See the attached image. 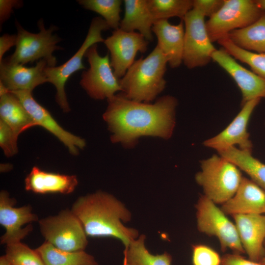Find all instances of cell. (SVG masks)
<instances>
[{"label": "cell", "mask_w": 265, "mask_h": 265, "mask_svg": "<svg viewBox=\"0 0 265 265\" xmlns=\"http://www.w3.org/2000/svg\"><path fill=\"white\" fill-rule=\"evenodd\" d=\"M264 12L255 0H224L219 10L206 22L210 39L217 42L231 31L250 25Z\"/></svg>", "instance_id": "9c48e42d"}, {"label": "cell", "mask_w": 265, "mask_h": 265, "mask_svg": "<svg viewBox=\"0 0 265 265\" xmlns=\"http://www.w3.org/2000/svg\"><path fill=\"white\" fill-rule=\"evenodd\" d=\"M259 262L262 265H265V256H264Z\"/></svg>", "instance_id": "ab89813d"}, {"label": "cell", "mask_w": 265, "mask_h": 265, "mask_svg": "<svg viewBox=\"0 0 265 265\" xmlns=\"http://www.w3.org/2000/svg\"><path fill=\"white\" fill-rule=\"evenodd\" d=\"M84 57L89 68L82 73L80 85L91 98L108 100L116 92L121 91L119 79L115 76L110 65L109 53L100 55L96 44L88 49Z\"/></svg>", "instance_id": "30bf717a"}, {"label": "cell", "mask_w": 265, "mask_h": 265, "mask_svg": "<svg viewBox=\"0 0 265 265\" xmlns=\"http://www.w3.org/2000/svg\"><path fill=\"white\" fill-rule=\"evenodd\" d=\"M5 255L13 265H46L35 249L21 242L6 245Z\"/></svg>", "instance_id": "4dcf8cb0"}, {"label": "cell", "mask_w": 265, "mask_h": 265, "mask_svg": "<svg viewBox=\"0 0 265 265\" xmlns=\"http://www.w3.org/2000/svg\"><path fill=\"white\" fill-rule=\"evenodd\" d=\"M197 226L199 232L218 239L221 249H230L233 253H245L235 224L213 201L201 195L195 205Z\"/></svg>", "instance_id": "52a82bcc"}, {"label": "cell", "mask_w": 265, "mask_h": 265, "mask_svg": "<svg viewBox=\"0 0 265 265\" xmlns=\"http://www.w3.org/2000/svg\"><path fill=\"white\" fill-rule=\"evenodd\" d=\"M35 250L46 265H99L93 256L84 250L64 251L47 241Z\"/></svg>", "instance_id": "484cf974"}, {"label": "cell", "mask_w": 265, "mask_h": 265, "mask_svg": "<svg viewBox=\"0 0 265 265\" xmlns=\"http://www.w3.org/2000/svg\"><path fill=\"white\" fill-rule=\"evenodd\" d=\"M18 136L10 127L0 120V146L5 156L11 157L18 153Z\"/></svg>", "instance_id": "d6a6232c"}, {"label": "cell", "mask_w": 265, "mask_h": 265, "mask_svg": "<svg viewBox=\"0 0 265 265\" xmlns=\"http://www.w3.org/2000/svg\"><path fill=\"white\" fill-rule=\"evenodd\" d=\"M84 8L100 14L110 28H119L122 1L120 0H79Z\"/></svg>", "instance_id": "f546056e"}, {"label": "cell", "mask_w": 265, "mask_h": 265, "mask_svg": "<svg viewBox=\"0 0 265 265\" xmlns=\"http://www.w3.org/2000/svg\"><path fill=\"white\" fill-rule=\"evenodd\" d=\"M195 181L204 195L216 204H223L236 192L243 176L235 164L219 155L200 161Z\"/></svg>", "instance_id": "277c9868"}, {"label": "cell", "mask_w": 265, "mask_h": 265, "mask_svg": "<svg viewBox=\"0 0 265 265\" xmlns=\"http://www.w3.org/2000/svg\"><path fill=\"white\" fill-rule=\"evenodd\" d=\"M16 200L11 198L5 190L0 192V224L5 229V233L0 237V243L10 244L21 242L33 229L28 223L39 220L38 216L32 212L30 205L14 207Z\"/></svg>", "instance_id": "4fadbf2b"}, {"label": "cell", "mask_w": 265, "mask_h": 265, "mask_svg": "<svg viewBox=\"0 0 265 265\" xmlns=\"http://www.w3.org/2000/svg\"><path fill=\"white\" fill-rule=\"evenodd\" d=\"M0 265H13L5 255L0 258Z\"/></svg>", "instance_id": "74e56055"}, {"label": "cell", "mask_w": 265, "mask_h": 265, "mask_svg": "<svg viewBox=\"0 0 265 265\" xmlns=\"http://www.w3.org/2000/svg\"><path fill=\"white\" fill-rule=\"evenodd\" d=\"M40 232L55 247L64 251L84 250L88 241L80 221L71 210L38 220Z\"/></svg>", "instance_id": "ba28073f"}, {"label": "cell", "mask_w": 265, "mask_h": 265, "mask_svg": "<svg viewBox=\"0 0 265 265\" xmlns=\"http://www.w3.org/2000/svg\"><path fill=\"white\" fill-rule=\"evenodd\" d=\"M105 20L99 17L93 18L85 40L78 51L64 64L54 67L47 66L44 74L47 82L53 84L56 89L55 100L60 108L64 112L70 111L65 90V86L69 78L75 72L85 67L82 59L88 49L98 43L104 42L102 33L110 29Z\"/></svg>", "instance_id": "8992f818"}, {"label": "cell", "mask_w": 265, "mask_h": 265, "mask_svg": "<svg viewBox=\"0 0 265 265\" xmlns=\"http://www.w3.org/2000/svg\"><path fill=\"white\" fill-rule=\"evenodd\" d=\"M17 43V34H3L0 37V62L3 58L5 53L11 47L16 46Z\"/></svg>", "instance_id": "8d00e7d4"}, {"label": "cell", "mask_w": 265, "mask_h": 265, "mask_svg": "<svg viewBox=\"0 0 265 265\" xmlns=\"http://www.w3.org/2000/svg\"><path fill=\"white\" fill-rule=\"evenodd\" d=\"M23 1L17 0H0V26L10 17L14 9L21 7Z\"/></svg>", "instance_id": "e575fe53"}, {"label": "cell", "mask_w": 265, "mask_h": 265, "mask_svg": "<svg viewBox=\"0 0 265 265\" xmlns=\"http://www.w3.org/2000/svg\"><path fill=\"white\" fill-rule=\"evenodd\" d=\"M227 36L234 44L241 49L265 53V11L250 25L233 30Z\"/></svg>", "instance_id": "cb8c5ba5"}, {"label": "cell", "mask_w": 265, "mask_h": 265, "mask_svg": "<svg viewBox=\"0 0 265 265\" xmlns=\"http://www.w3.org/2000/svg\"><path fill=\"white\" fill-rule=\"evenodd\" d=\"M15 25L17 30L16 49L12 54L5 58L7 61L24 65L44 59L48 66H56L57 60L53 53L63 49L57 46L61 38L53 33L57 29L56 26L46 28L41 19L37 22L39 32L33 33L25 29L17 21Z\"/></svg>", "instance_id": "5b68a950"}, {"label": "cell", "mask_w": 265, "mask_h": 265, "mask_svg": "<svg viewBox=\"0 0 265 265\" xmlns=\"http://www.w3.org/2000/svg\"><path fill=\"white\" fill-rule=\"evenodd\" d=\"M220 265H263L260 262L246 259L241 255L232 253L226 254L221 257Z\"/></svg>", "instance_id": "d590c367"}, {"label": "cell", "mask_w": 265, "mask_h": 265, "mask_svg": "<svg viewBox=\"0 0 265 265\" xmlns=\"http://www.w3.org/2000/svg\"><path fill=\"white\" fill-rule=\"evenodd\" d=\"M0 118L18 136L36 126L19 99L11 92L0 96Z\"/></svg>", "instance_id": "603a6c76"}, {"label": "cell", "mask_w": 265, "mask_h": 265, "mask_svg": "<svg viewBox=\"0 0 265 265\" xmlns=\"http://www.w3.org/2000/svg\"><path fill=\"white\" fill-rule=\"evenodd\" d=\"M125 14L119 28L132 32L137 30L148 42L154 40L152 27L155 21L147 0H124Z\"/></svg>", "instance_id": "7402d4cb"}, {"label": "cell", "mask_w": 265, "mask_h": 265, "mask_svg": "<svg viewBox=\"0 0 265 265\" xmlns=\"http://www.w3.org/2000/svg\"><path fill=\"white\" fill-rule=\"evenodd\" d=\"M264 248H265V242H264Z\"/></svg>", "instance_id": "60d3db41"}, {"label": "cell", "mask_w": 265, "mask_h": 265, "mask_svg": "<svg viewBox=\"0 0 265 265\" xmlns=\"http://www.w3.org/2000/svg\"><path fill=\"white\" fill-rule=\"evenodd\" d=\"M205 17L192 9L182 20L185 26L183 62L190 69L207 65L216 50L208 35Z\"/></svg>", "instance_id": "8fae6325"}, {"label": "cell", "mask_w": 265, "mask_h": 265, "mask_svg": "<svg viewBox=\"0 0 265 265\" xmlns=\"http://www.w3.org/2000/svg\"><path fill=\"white\" fill-rule=\"evenodd\" d=\"M107 100L108 106L103 117L112 133L113 143L129 147L142 136L164 139L172 136L178 104L174 97L164 96L153 104L131 100L122 93Z\"/></svg>", "instance_id": "6da1fadb"}, {"label": "cell", "mask_w": 265, "mask_h": 265, "mask_svg": "<svg viewBox=\"0 0 265 265\" xmlns=\"http://www.w3.org/2000/svg\"><path fill=\"white\" fill-rule=\"evenodd\" d=\"M11 92L19 99L36 126L44 128L54 135L68 148L72 155H78L79 149L85 147L86 143L84 139L62 128L50 112L34 99L32 92L26 91Z\"/></svg>", "instance_id": "9a60e30c"}, {"label": "cell", "mask_w": 265, "mask_h": 265, "mask_svg": "<svg viewBox=\"0 0 265 265\" xmlns=\"http://www.w3.org/2000/svg\"><path fill=\"white\" fill-rule=\"evenodd\" d=\"M218 43L233 58L247 64L252 72L265 79V53H258L241 49L225 36Z\"/></svg>", "instance_id": "83f0119b"}, {"label": "cell", "mask_w": 265, "mask_h": 265, "mask_svg": "<svg viewBox=\"0 0 265 265\" xmlns=\"http://www.w3.org/2000/svg\"><path fill=\"white\" fill-rule=\"evenodd\" d=\"M78 184L76 175L46 172L37 166L32 167L25 180V189L39 194H70Z\"/></svg>", "instance_id": "44dd1931"}, {"label": "cell", "mask_w": 265, "mask_h": 265, "mask_svg": "<svg viewBox=\"0 0 265 265\" xmlns=\"http://www.w3.org/2000/svg\"><path fill=\"white\" fill-rule=\"evenodd\" d=\"M145 235H141L125 248L123 265H171V255L151 254L145 245Z\"/></svg>", "instance_id": "4316f807"}, {"label": "cell", "mask_w": 265, "mask_h": 265, "mask_svg": "<svg viewBox=\"0 0 265 265\" xmlns=\"http://www.w3.org/2000/svg\"><path fill=\"white\" fill-rule=\"evenodd\" d=\"M147 3L155 22L174 17L183 20L193 7V0H147Z\"/></svg>", "instance_id": "f1b7e54d"}, {"label": "cell", "mask_w": 265, "mask_h": 265, "mask_svg": "<svg viewBox=\"0 0 265 265\" xmlns=\"http://www.w3.org/2000/svg\"><path fill=\"white\" fill-rule=\"evenodd\" d=\"M238 236L248 259L259 262L265 256V215L260 214L232 215Z\"/></svg>", "instance_id": "ac0fdd59"}, {"label": "cell", "mask_w": 265, "mask_h": 265, "mask_svg": "<svg viewBox=\"0 0 265 265\" xmlns=\"http://www.w3.org/2000/svg\"><path fill=\"white\" fill-rule=\"evenodd\" d=\"M217 153L246 173L251 180L265 190V164L254 158L252 152L232 147Z\"/></svg>", "instance_id": "d4e9b609"}, {"label": "cell", "mask_w": 265, "mask_h": 265, "mask_svg": "<svg viewBox=\"0 0 265 265\" xmlns=\"http://www.w3.org/2000/svg\"><path fill=\"white\" fill-rule=\"evenodd\" d=\"M261 99L249 101L241 106V109L232 121L222 131L203 142L205 147L217 152L232 147L252 152L253 144L250 139L247 127L253 111Z\"/></svg>", "instance_id": "5bb4252c"}, {"label": "cell", "mask_w": 265, "mask_h": 265, "mask_svg": "<svg viewBox=\"0 0 265 265\" xmlns=\"http://www.w3.org/2000/svg\"><path fill=\"white\" fill-rule=\"evenodd\" d=\"M153 33L158 39L157 45L165 55L172 68L179 67L183 62L185 26L182 20L177 25H172L168 20L156 21Z\"/></svg>", "instance_id": "ffe728a7"}, {"label": "cell", "mask_w": 265, "mask_h": 265, "mask_svg": "<svg viewBox=\"0 0 265 265\" xmlns=\"http://www.w3.org/2000/svg\"><path fill=\"white\" fill-rule=\"evenodd\" d=\"M224 0H193L192 9L210 18L219 10Z\"/></svg>", "instance_id": "836d02e7"}, {"label": "cell", "mask_w": 265, "mask_h": 265, "mask_svg": "<svg viewBox=\"0 0 265 265\" xmlns=\"http://www.w3.org/2000/svg\"><path fill=\"white\" fill-rule=\"evenodd\" d=\"M226 214L265 213V190L250 179L243 177L234 195L222 205Z\"/></svg>", "instance_id": "d6986e66"}, {"label": "cell", "mask_w": 265, "mask_h": 265, "mask_svg": "<svg viewBox=\"0 0 265 265\" xmlns=\"http://www.w3.org/2000/svg\"><path fill=\"white\" fill-rule=\"evenodd\" d=\"M148 42L139 32L125 31L120 28L105 39L103 43L110 53L111 66L118 79L125 75L138 52H146Z\"/></svg>", "instance_id": "7c38bea8"}, {"label": "cell", "mask_w": 265, "mask_h": 265, "mask_svg": "<svg viewBox=\"0 0 265 265\" xmlns=\"http://www.w3.org/2000/svg\"><path fill=\"white\" fill-rule=\"evenodd\" d=\"M212 59L233 79L240 89L241 106L256 99H265V79L240 65L224 49H216Z\"/></svg>", "instance_id": "2e32d148"}, {"label": "cell", "mask_w": 265, "mask_h": 265, "mask_svg": "<svg viewBox=\"0 0 265 265\" xmlns=\"http://www.w3.org/2000/svg\"><path fill=\"white\" fill-rule=\"evenodd\" d=\"M71 210L80 221L87 236L114 238L121 240L125 248L138 237L136 230L122 223L131 220L129 211L107 193L99 191L80 196Z\"/></svg>", "instance_id": "7a4b0ae2"}, {"label": "cell", "mask_w": 265, "mask_h": 265, "mask_svg": "<svg viewBox=\"0 0 265 265\" xmlns=\"http://www.w3.org/2000/svg\"><path fill=\"white\" fill-rule=\"evenodd\" d=\"M47 61L40 59L34 66L27 67L12 64L5 59L0 62V81L9 92L26 91L32 92L38 86L47 82L44 69Z\"/></svg>", "instance_id": "e0dca14e"}, {"label": "cell", "mask_w": 265, "mask_h": 265, "mask_svg": "<svg viewBox=\"0 0 265 265\" xmlns=\"http://www.w3.org/2000/svg\"><path fill=\"white\" fill-rule=\"evenodd\" d=\"M221 257L212 247L202 244L192 246V265H220Z\"/></svg>", "instance_id": "1f68e13d"}, {"label": "cell", "mask_w": 265, "mask_h": 265, "mask_svg": "<svg viewBox=\"0 0 265 265\" xmlns=\"http://www.w3.org/2000/svg\"><path fill=\"white\" fill-rule=\"evenodd\" d=\"M255 1L258 6L265 11V0H256Z\"/></svg>", "instance_id": "f35d334b"}, {"label": "cell", "mask_w": 265, "mask_h": 265, "mask_svg": "<svg viewBox=\"0 0 265 265\" xmlns=\"http://www.w3.org/2000/svg\"></svg>", "instance_id": "b9f144b4"}, {"label": "cell", "mask_w": 265, "mask_h": 265, "mask_svg": "<svg viewBox=\"0 0 265 265\" xmlns=\"http://www.w3.org/2000/svg\"><path fill=\"white\" fill-rule=\"evenodd\" d=\"M168 59L158 45L145 58L134 61L119 82L122 94L132 101L149 103L165 88Z\"/></svg>", "instance_id": "3957f363"}]
</instances>
